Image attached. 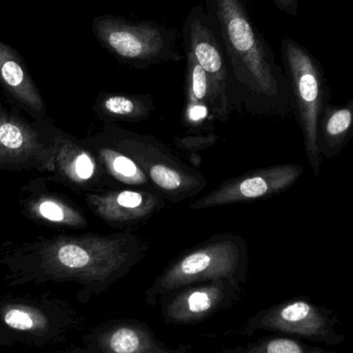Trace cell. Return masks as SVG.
I'll use <instances>...</instances> for the list:
<instances>
[{
  "mask_svg": "<svg viewBox=\"0 0 353 353\" xmlns=\"http://www.w3.org/2000/svg\"><path fill=\"white\" fill-rule=\"evenodd\" d=\"M353 125V103L342 108H327L323 122L325 144L337 146L343 142Z\"/></svg>",
  "mask_w": 353,
  "mask_h": 353,
  "instance_id": "7402d4cb",
  "label": "cell"
},
{
  "mask_svg": "<svg viewBox=\"0 0 353 353\" xmlns=\"http://www.w3.org/2000/svg\"><path fill=\"white\" fill-rule=\"evenodd\" d=\"M85 319L65 301L50 296L0 298V345L53 347L79 331Z\"/></svg>",
  "mask_w": 353,
  "mask_h": 353,
  "instance_id": "3957f363",
  "label": "cell"
},
{
  "mask_svg": "<svg viewBox=\"0 0 353 353\" xmlns=\"http://www.w3.org/2000/svg\"><path fill=\"white\" fill-rule=\"evenodd\" d=\"M101 140L121 151L142 170L151 185L170 201H180L203 190L207 181L189 169L152 137L108 125Z\"/></svg>",
  "mask_w": 353,
  "mask_h": 353,
  "instance_id": "8992f818",
  "label": "cell"
},
{
  "mask_svg": "<svg viewBox=\"0 0 353 353\" xmlns=\"http://www.w3.org/2000/svg\"><path fill=\"white\" fill-rule=\"evenodd\" d=\"M217 139L216 134H209L205 136L184 137V138L176 139L175 142L179 148L193 153L212 146L217 142Z\"/></svg>",
  "mask_w": 353,
  "mask_h": 353,
  "instance_id": "603a6c76",
  "label": "cell"
},
{
  "mask_svg": "<svg viewBox=\"0 0 353 353\" xmlns=\"http://www.w3.org/2000/svg\"><path fill=\"white\" fill-rule=\"evenodd\" d=\"M303 168L281 165L265 168L230 179L191 203L193 210H205L263 199L290 188L302 175Z\"/></svg>",
  "mask_w": 353,
  "mask_h": 353,
  "instance_id": "8fae6325",
  "label": "cell"
},
{
  "mask_svg": "<svg viewBox=\"0 0 353 353\" xmlns=\"http://www.w3.org/2000/svg\"><path fill=\"white\" fill-rule=\"evenodd\" d=\"M95 110L99 118L108 123L139 122L152 114L154 103L149 95L101 93Z\"/></svg>",
  "mask_w": 353,
  "mask_h": 353,
  "instance_id": "ac0fdd59",
  "label": "cell"
},
{
  "mask_svg": "<svg viewBox=\"0 0 353 353\" xmlns=\"http://www.w3.org/2000/svg\"><path fill=\"white\" fill-rule=\"evenodd\" d=\"M85 345L95 353H188V346L176 350L159 341L148 325L132 319L101 323L83 338Z\"/></svg>",
  "mask_w": 353,
  "mask_h": 353,
  "instance_id": "7c38bea8",
  "label": "cell"
},
{
  "mask_svg": "<svg viewBox=\"0 0 353 353\" xmlns=\"http://www.w3.org/2000/svg\"><path fill=\"white\" fill-rule=\"evenodd\" d=\"M242 284L232 280H215L185 286L159 301L161 316L167 325L203 323L238 304L244 298Z\"/></svg>",
  "mask_w": 353,
  "mask_h": 353,
  "instance_id": "30bf717a",
  "label": "cell"
},
{
  "mask_svg": "<svg viewBox=\"0 0 353 353\" xmlns=\"http://www.w3.org/2000/svg\"><path fill=\"white\" fill-rule=\"evenodd\" d=\"M339 319L331 309L307 299H294L255 313L241 330L244 336L257 331L273 332L327 346L345 342Z\"/></svg>",
  "mask_w": 353,
  "mask_h": 353,
  "instance_id": "ba28073f",
  "label": "cell"
},
{
  "mask_svg": "<svg viewBox=\"0 0 353 353\" xmlns=\"http://www.w3.org/2000/svg\"><path fill=\"white\" fill-rule=\"evenodd\" d=\"M186 55V82H185V123L190 128H201L205 122L214 119L211 111L210 82L192 54Z\"/></svg>",
  "mask_w": 353,
  "mask_h": 353,
  "instance_id": "e0dca14e",
  "label": "cell"
},
{
  "mask_svg": "<svg viewBox=\"0 0 353 353\" xmlns=\"http://www.w3.org/2000/svg\"><path fill=\"white\" fill-rule=\"evenodd\" d=\"M52 148L54 168L68 182L80 187H94L101 183L103 170L90 150L68 139L56 141Z\"/></svg>",
  "mask_w": 353,
  "mask_h": 353,
  "instance_id": "9a60e30c",
  "label": "cell"
},
{
  "mask_svg": "<svg viewBox=\"0 0 353 353\" xmlns=\"http://www.w3.org/2000/svg\"><path fill=\"white\" fill-rule=\"evenodd\" d=\"M205 3L236 85L259 97L277 95L279 83L273 54L253 24L246 0H205Z\"/></svg>",
  "mask_w": 353,
  "mask_h": 353,
  "instance_id": "7a4b0ae2",
  "label": "cell"
},
{
  "mask_svg": "<svg viewBox=\"0 0 353 353\" xmlns=\"http://www.w3.org/2000/svg\"><path fill=\"white\" fill-rule=\"evenodd\" d=\"M91 146L92 147L90 151L99 161L101 169L118 182L130 185V186L151 184L149 179L134 163V161L115 147L101 140L99 137L93 141Z\"/></svg>",
  "mask_w": 353,
  "mask_h": 353,
  "instance_id": "d6986e66",
  "label": "cell"
},
{
  "mask_svg": "<svg viewBox=\"0 0 353 353\" xmlns=\"http://www.w3.org/2000/svg\"><path fill=\"white\" fill-rule=\"evenodd\" d=\"M148 242L132 234L62 238L45 249L33 265L17 270L10 285L74 281L82 285L79 300L107 292L148 253Z\"/></svg>",
  "mask_w": 353,
  "mask_h": 353,
  "instance_id": "6da1fadb",
  "label": "cell"
},
{
  "mask_svg": "<svg viewBox=\"0 0 353 353\" xmlns=\"http://www.w3.org/2000/svg\"><path fill=\"white\" fill-rule=\"evenodd\" d=\"M222 353H338L321 346L309 345L290 336H270L245 346L226 348Z\"/></svg>",
  "mask_w": 353,
  "mask_h": 353,
  "instance_id": "ffe728a7",
  "label": "cell"
},
{
  "mask_svg": "<svg viewBox=\"0 0 353 353\" xmlns=\"http://www.w3.org/2000/svg\"><path fill=\"white\" fill-rule=\"evenodd\" d=\"M92 30L101 47L132 68H146L184 58L179 49L178 31L157 21L103 14L93 20Z\"/></svg>",
  "mask_w": 353,
  "mask_h": 353,
  "instance_id": "5b68a950",
  "label": "cell"
},
{
  "mask_svg": "<svg viewBox=\"0 0 353 353\" xmlns=\"http://www.w3.org/2000/svg\"><path fill=\"white\" fill-rule=\"evenodd\" d=\"M32 163L54 169L53 148L43 145L39 134L22 120L0 114V167Z\"/></svg>",
  "mask_w": 353,
  "mask_h": 353,
  "instance_id": "5bb4252c",
  "label": "cell"
},
{
  "mask_svg": "<svg viewBox=\"0 0 353 353\" xmlns=\"http://www.w3.org/2000/svg\"><path fill=\"white\" fill-rule=\"evenodd\" d=\"M0 84L27 109L43 114L45 105L18 54L0 41Z\"/></svg>",
  "mask_w": 353,
  "mask_h": 353,
  "instance_id": "2e32d148",
  "label": "cell"
},
{
  "mask_svg": "<svg viewBox=\"0 0 353 353\" xmlns=\"http://www.w3.org/2000/svg\"><path fill=\"white\" fill-rule=\"evenodd\" d=\"M86 201L95 215L113 225L143 222L165 207L159 195L132 189L92 193Z\"/></svg>",
  "mask_w": 353,
  "mask_h": 353,
  "instance_id": "4fadbf2b",
  "label": "cell"
},
{
  "mask_svg": "<svg viewBox=\"0 0 353 353\" xmlns=\"http://www.w3.org/2000/svg\"><path fill=\"white\" fill-rule=\"evenodd\" d=\"M248 270L246 244L234 234L215 236L175 259L147 290L146 303L157 306L163 296L185 286L215 280L244 283Z\"/></svg>",
  "mask_w": 353,
  "mask_h": 353,
  "instance_id": "277c9868",
  "label": "cell"
},
{
  "mask_svg": "<svg viewBox=\"0 0 353 353\" xmlns=\"http://www.w3.org/2000/svg\"><path fill=\"white\" fill-rule=\"evenodd\" d=\"M183 45L209 79L214 119L226 121L234 107L236 82L221 41L201 6H193L185 19Z\"/></svg>",
  "mask_w": 353,
  "mask_h": 353,
  "instance_id": "52a82bcc",
  "label": "cell"
},
{
  "mask_svg": "<svg viewBox=\"0 0 353 353\" xmlns=\"http://www.w3.org/2000/svg\"><path fill=\"white\" fill-rule=\"evenodd\" d=\"M282 52L292 78L307 155L311 167L319 175L321 167L319 121L323 109L321 76L312 58L292 39L283 41Z\"/></svg>",
  "mask_w": 353,
  "mask_h": 353,
  "instance_id": "9c48e42d",
  "label": "cell"
},
{
  "mask_svg": "<svg viewBox=\"0 0 353 353\" xmlns=\"http://www.w3.org/2000/svg\"><path fill=\"white\" fill-rule=\"evenodd\" d=\"M274 2L279 10L290 14H296L298 0H274Z\"/></svg>",
  "mask_w": 353,
  "mask_h": 353,
  "instance_id": "cb8c5ba5",
  "label": "cell"
},
{
  "mask_svg": "<svg viewBox=\"0 0 353 353\" xmlns=\"http://www.w3.org/2000/svg\"><path fill=\"white\" fill-rule=\"evenodd\" d=\"M34 212L43 219L60 225L83 228L87 223L84 215L78 209L58 199H41L35 203Z\"/></svg>",
  "mask_w": 353,
  "mask_h": 353,
  "instance_id": "44dd1931",
  "label": "cell"
}]
</instances>
